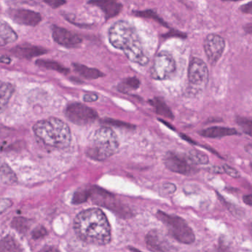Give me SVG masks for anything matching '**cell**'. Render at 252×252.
Masks as SVG:
<instances>
[{
    "instance_id": "cell-32",
    "label": "cell",
    "mask_w": 252,
    "mask_h": 252,
    "mask_svg": "<svg viewBox=\"0 0 252 252\" xmlns=\"http://www.w3.org/2000/svg\"><path fill=\"white\" fill-rule=\"evenodd\" d=\"M222 170L224 171V172L230 175V176L232 177V178H237L240 176L238 171L236 170L235 169L231 167V166H228V165H223V166H222Z\"/></svg>"
},
{
    "instance_id": "cell-7",
    "label": "cell",
    "mask_w": 252,
    "mask_h": 252,
    "mask_svg": "<svg viewBox=\"0 0 252 252\" xmlns=\"http://www.w3.org/2000/svg\"><path fill=\"white\" fill-rule=\"evenodd\" d=\"M65 115L70 122L77 125H89L98 118L95 110L81 103L69 104L66 108Z\"/></svg>"
},
{
    "instance_id": "cell-3",
    "label": "cell",
    "mask_w": 252,
    "mask_h": 252,
    "mask_svg": "<svg viewBox=\"0 0 252 252\" xmlns=\"http://www.w3.org/2000/svg\"><path fill=\"white\" fill-rule=\"evenodd\" d=\"M33 129L35 135L48 147L65 148L71 141L70 127L57 118L39 121L35 124Z\"/></svg>"
},
{
    "instance_id": "cell-15",
    "label": "cell",
    "mask_w": 252,
    "mask_h": 252,
    "mask_svg": "<svg viewBox=\"0 0 252 252\" xmlns=\"http://www.w3.org/2000/svg\"><path fill=\"white\" fill-rule=\"evenodd\" d=\"M89 3L99 7L105 14L106 18L110 19L116 17L122 11V5L116 1H97Z\"/></svg>"
},
{
    "instance_id": "cell-22",
    "label": "cell",
    "mask_w": 252,
    "mask_h": 252,
    "mask_svg": "<svg viewBox=\"0 0 252 252\" xmlns=\"http://www.w3.org/2000/svg\"><path fill=\"white\" fill-rule=\"evenodd\" d=\"M150 103L152 106H153L158 114L173 119L174 116L172 110L166 105V103L163 100L160 99L159 98H156L154 99L150 100Z\"/></svg>"
},
{
    "instance_id": "cell-21",
    "label": "cell",
    "mask_w": 252,
    "mask_h": 252,
    "mask_svg": "<svg viewBox=\"0 0 252 252\" xmlns=\"http://www.w3.org/2000/svg\"><path fill=\"white\" fill-rule=\"evenodd\" d=\"M0 182L6 185H14L17 183V177L9 166H0Z\"/></svg>"
},
{
    "instance_id": "cell-29",
    "label": "cell",
    "mask_w": 252,
    "mask_h": 252,
    "mask_svg": "<svg viewBox=\"0 0 252 252\" xmlns=\"http://www.w3.org/2000/svg\"><path fill=\"white\" fill-rule=\"evenodd\" d=\"M48 231L46 228L43 226H38L34 228L32 232V236L34 240H39V239L43 238L45 236L48 235Z\"/></svg>"
},
{
    "instance_id": "cell-5",
    "label": "cell",
    "mask_w": 252,
    "mask_h": 252,
    "mask_svg": "<svg viewBox=\"0 0 252 252\" xmlns=\"http://www.w3.org/2000/svg\"><path fill=\"white\" fill-rule=\"evenodd\" d=\"M157 217L177 241L184 244H191L194 241L195 237L192 229L183 218L176 215H168L161 211H158Z\"/></svg>"
},
{
    "instance_id": "cell-11",
    "label": "cell",
    "mask_w": 252,
    "mask_h": 252,
    "mask_svg": "<svg viewBox=\"0 0 252 252\" xmlns=\"http://www.w3.org/2000/svg\"><path fill=\"white\" fill-rule=\"evenodd\" d=\"M53 39L59 45L65 48H76L82 42V39L76 33L58 26H53Z\"/></svg>"
},
{
    "instance_id": "cell-39",
    "label": "cell",
    "mask_w": 252,
    "mask_h": 252,
    "mask_svg": "<svg viewBox=\"0 0 252 252\" xmlns=\"http://www.w3.org/2000/svg\"><path fill=\"white\" fill-rule=\"evenodd\" d=\"M132 249V250L135 252H141V251L137 250V249Z\"/></svg>"
},
{
    "instance_id": "cell-34",
    "label": "cell",
    "mask_w": 252,
    "mask_h": 252,
    "mask_svg": "<svg viewBox=\"0 0 252 252\" xmlns=\"http://www.w3.org/2000/svg\"><path fill=\"white\" fill-rule=\"evenodd\" d=\"M45 3L48 4V5H49L50 6L52 7V8H57L61 6L63 4L65 3V2H64V1H58V0H55V1L52 0V1H45Z\"/></svg>"
},
{
    "instance_id": "cell-16",
    "label": "cell",
    "mask_w": 252,
    "mask_h": 252,
    "mask_svg": "<svg viewBox=\"0 0 252 252\" xmlns=\"http://www.w3.org/2000/svg\"><path fill=\"white\" fill-rule=\"evenodd\" d=\"M238 132L233 128L223 127V126H212L203 129L200 132V135L206 138H219L228 135H237Z\"/></svg>"
},
{
    "instance_id": "cell-20",
    "label": "cell",
    "mask_w": 252,
    "mask_h": 252,
    "mask_svg": "<svg viewBox=\"0 0 252 252\" xmlns=\"http://www.w3.org/2000/svg\"><path fill=\"white\" fill-rule=\"evenodd\" d=\"M0 252H23L20 243L8 235L0 240Z\"/></svg>"
},
{
    "instance_id": "cell-19",
    "label": "cell",
    "mask_w": 252,
    "mask_h": 252,
    "mask_svg": "<svg viewBox=\"0 0 252 252\" xmlns=\"http://www.w3.org/2000/svg\"><path fill=\"white\" fill-rule=\"evenodd\" d=\"M73 68L76 73L87 79H96L104 76V73L95 68L87 67L80 64H73Z\"/></svg>"
},
{
    "instance_id": "cell-1",
    "label": "cell",
    "mask_w": 252,
    "mask_h": 252,
    "mask_svg": "<svg viewBox=\"0 0 252 252\" xmlns=\"http://www.w3.org/2000/svg\"><path fill=\"white\" fill-rule=\"evenodd\" d=\"M78 237L88 243L106 245L111 240V229L105 214L99 209L82 211L74 220Z\"/></svg>"
},
{
    "instance_id": "cell-24",
    "label": "cell",
    "mask_w": 252,
    "mask_h": 252,
    "mask_svg": "<svg viewBox=\"0 0 252 252\" xmlns=\"http://www.w3.org/2000/svg\"><path fill=\"white\" fill-rule=\"evenodd\" d=\"M36 64L39 67L49 69V70H57L63 74H67L69 73L68 69L63 67L57 62L50 61V60H38L36 62Z\"/></svg>"
},
{
    "instance_id": "cell-17",
    "label": "cell",
    "mask_w": 252,
    "mask_h": 252,
    "mask_svg": "<svg viewBox=\"0 0 252 252\" xmlns=\"http://www.w3.org/2000/svg\"><path fill=\"white\" fill-rule=\"evenodd\" d=\"M17 38L18 36L12 28L8 23L0 20V46L13 43L17 40Z\"/></svg>"
},
{
    "instance_id": "cell-27",
    "label": "cell",
    "mask_w": 252,
    "mask_h": 252,
    "mask_svg": "<svg viewBox=\"0 0 252 252\" xmlns=\"http://www.w3.org/2000/svg\"><path fill=\"white\" fill-rule=\"evenodd\" d=\"M237 124L241 126L243 130L249 135H252V121L246 118H237Z\"/></svg>"
},
{
    "instance_id": "cell-13",
    "label": "cell",
    "mask_w": 252,
    "mask_h": 252,
    "mask_svg": "<svg viewBox=\"0 0 252 252\" xmlns=\"http://www.w3.org/2000/svg\"><path fill=\"white\" fill-rule=\"evenodd\" d=\"M8 15L13 21L24 26H36L42 21L40 14L31 10L11 9Z\"/></svg>"
},
{
    "instance_id": "cell-12",
    "label": "cell",
    "mask_w": 252,
    "mask_h": 252,
    "mask_svg": "<svg viewBox=\"0 0 252 252\" xmlns=\"http://www.w3.org/2000/svg\"><path fill=\"white\" fill-rule=\"evenodd\" d=\"M147 247L153 252H172V245L158 230H152L146 237Z\"/></svg>"
},
{
    "instance_id": "cell-25",
    "label": "cell",
    "mask_w": 252,
    "mask_h": 252,
    "mask_svg": "<svg viewBox=\"0 0 252 252\" xmlns=\"http://www.w3.org/2000/svg\"><path fill=\"white\" fill-rule=\"evenodd\" d=\"M188 159L193 164H206L209 163V158L204 153L198 150H191L189 153Z\"/></svg>"
},
{
    "instance_id": "cell-28",
    "label": "cell",
    "mask_w": 252,
    "mask_h": 252,
    "mask_svg": "<svg viewBox=\"0 0 252 252\" xmlns=\"http://www.w3.org/2000/svg\"><path fill=\"white\" fill-rule=\"evenodd\" d=\"M91 196V191L88 190H82V191H76L73 196V203H81L86 201L88 197Z\"/></svg>"
},
{
    "instance_id": "cell-23",
    "label": "cell",
    "mask_w": 252,
    "mask_h": 252,
    "mask_svg": "<svg viewBox=\"0 0 252 252\" xmlns=\"http://www.w3.org/2000/svg\"><path fill=\"white\" fill-rule=\"evenodd\" d=\"M32 225L30 220L27 218H21V217H17L14 218L11 222V226L13 228L17 230L18 232L21 234H26L29 231V228Z\"/></svg>"
},
{
    "instance_id": "cell-9",
    "label": "cell",
    "mask_w": 252,
    "mask_h": 252,
    "mask_svg": "<svg viewBox=\"0 0 252 252\" xmlns=\"http://www.w3.org/2000/svg\"><path fill=\"white\" fill-rule=\"evenodd\" d=\"M225 41L219 35L210 34L204 41V51L209 63L216 64L225 49Z\"/></svg>"
},
{
    "instance_id": "cell-30",
    "label": "cell",
    "mask_w": 252,
    "mask_h": 252,
    "mask_svg": "<svg viewBox=\"0 0 252 252\" xmlns=\"http://www.w3.org/2000/svg\"><path fill=\"white\" fill-rule=\"evenodd\" d=\"M135 14L140 16V17H151V18L155 19L156 21L159 22V23H163V22L160 20V17L156 14V12L153 11H139V12L135 13Z\"/></svg>"
},
{
    "instance_id": "cell-10",
    "label": "cell",
    "mask_w": 252,
    "mask_h": 252,
    "mask_svg": "<svg viewBox=\"0 0 252 252\" xmlns=\"http://www.w3.org/2000/svg\"><path fill=\"white\" fill-rule=\"evenodd\" d=\"M164 163L166 167L176 173L188 175L193 171L191 163L188 158L184 157L181 155L169 152L164 158Z\"/></svg>"
},
{
    "instance_id": "cell-38",
    "label": "cell",
    "mask_w": 252,
    "mask_h": 252,
    "mask_svg": "<svg viewBox=\"0 0 252 252\" xmlns=\"http://www.w3.org/2000/svg\"><path fill=\"white\" fill-rule=\"evenodd\" d=\"M0 62H1V63H6V64H8V63H11V59L6 57H2L0 58Z\"/></svg>"
},
{
    "instance_id": "cell-26",
    "label": "cell",
    "mask_w": 252,
    "mask_h": 252,
    "mask_svg": "<svg viewBox=\"0 0 252 252\" xmlns=\"http://www.w3.org/2000/svg\"><path fill=\"white\" fill-rule=\"evenodd\" d=\"M140 81L136 77L127 78L121 84V91L126 92L129 90H136L139 88Z\"/></svg>"
},
{
    "instance_id": "cell-35",
    "label": "cell",
    "mask_w": 252,
    "mask_h": 252,
    "mask_svg": "<svg viewBox=\"0 0 252 252\" xmlns=\"http://www.w3.org/2000/svg\"><path fill=\"white\" fill-rule=\"evenodd\" d=\"M39 252H60L57 248L54 246H48L44 247L43 249H41Z\"/></svg>"
},
{
    "instance_id": "cell-4",
    "label": "cell",
    "mask_w": 252,
    "mask_h": 252,
    "mask_svg": "<svg viewBox=\"0 0 252 252\" xmlns=\"http://www.w3.org/2000/svg\"><path fill=\"white\" fill-rule=\"evenodd\" d=\"M119 147V140L114 131L110 127H101L94 134L87 155L94 160H104L116 154Z\"/></svg>"
},
{
    "instance_id": "cell-6",
    "label": "cell",
    "mask_w": 252,
    "mask_h": 252,
    "mask_svg": "<svg viewBox=\"0 0 252 252\" xmlns=\"http://www.w3.org/2000/svg\"><path fill=\"white\" fill-rule=\"evenodd\" d=\"M176 63L172 56L166 51L159 53L153 63L151 75L156 80H165L175 74Z\"/></svg>"
},
{
    "instance_id": "cell-36",
    "label": "cell",
    "mask_w": 252,
    "mask_h": 252,
    "mask_svg": "<svg viewBox=\"0 0 252 252\" xmlns=\"http://www.w3.org/2000/svg\"><path fill=\"white\" fill-rule=\"evenodd\" d=\"M242 11L245 14H251L252 13V5H251V2L248 3L247 5H243L241 8Z\"/></svg>"
},
{
    "instance_id": "cell-31",
    "label": "cell",
    "mask_w": 252,
    "mask_h": 252,
    "mask_svg": "<svg viewBox=\"0 0 252 252\" xmlns=\"http://www.w3.org/2000/svg\"><path fill=\"white\" fill-rule=\"evenodd\" d=\"M105 123L109 124V125H113V126H122V127L134 128L135 126L130 125V124L125 123L123 122H119V121L113 120V119H107V120L104 121Z\"/></svg>"
},
{
    "instance_id": "cell-2",
    "label": "cell",
    "mask_w": 252,
    "mask_h": 252,
    "mask_svg": "<svg viewBox=\"0 0 252 252\" xmlns=\"http://www.w3.org/2000/svg\"><path fill=\"white\" fill-rule=\"evenodd\" d=\"M109 40L114 48L123 51L132 63L144 66L150 62L136 29L128 22L120 20L113 24L109 30Z\"/></svg>"
},
{
    "instance_id": "cell-18",
    "label": "cell",
    "mask_w": 252,
    "mask_h": 252,
    "mask_svg": "<svg viewBox=\"0 0 252 252\" xmlns=\"http://www.w3.org/2000/svg\"><path fill=\"white\" fill-rule=\"evenodd\" d=\"M14 92L11 84L0 82V113L4 111Z\"/></svg>"
},
{
    "instance_id": "cell-37",
    "label": "cell",
    "mask_w": 252,
    "mask_h": 252,
    "mask_svg": "<svg viewBox=\"0 0 252 252\" xmlns=\"http://www.w3.org/2000/svg\"><path fill=\"white\" fill-rule=\"evenodd\" d=\"M243 201H244V203H246V204L249 205V206H252V195L249 194V195L244 196V197H243Z\"/></svg>"
},
{
    "instance_id": "cell-8",
    "label": "cell",
    "mask_w": 252,
    "mask_h": 252,
    "mask_svg": "<svg viewBox=\"0 0 252 252\" xmlns=\"http://www.w3.org/2000/svg\"><path fill=\"white\" fill-rule=\"evenodd\" d=\"M188 76L190 83L196 86L204 87L209 82V69L204 62L194 58L189 67Z\"/></svg>"
},
{
    "instance_id": "cell-14",
    "label": "cell",
    "mask_w": 252,
    "mask_h": 252,
    "mask_svg": "<svg viewBox=\"0 0 252 252\" xmlns=\"http://www.w3.org/2000/svg\"><path fill=\"white\" fill-rule=\"evenodd\" d=\"M12 52L17 57H20L21 58L31 59L43 55V54H46L47 51L44 48H39V47L23 45L16 47L14 50H12Z\"/></svg>"
},
{
    "instance_id": "cell-33",
    "label": "cell",
    "mask_w": 252,
    "mask_h": 252,
    "mask_svg": "<svg viewBox=\"0 0 252 252\" xmlns=\"http://www.w3.org/2000/svg\"><path fill=\"white\" fill-rule=\"evenodd\" d=\"M98 98V96L96 94H90L84 95L83 99L84 101H86V102H93V101H97Z\"/></svg>"
}]
</instances>
